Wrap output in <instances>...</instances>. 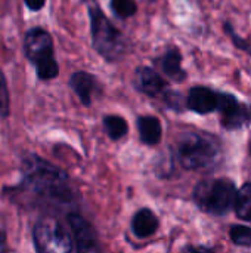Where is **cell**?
Segmentation results:
<instances>
[{
  "instance_id": "44dd1931",
  "label": "cell",
  "mask_w": 251,
  "mask_h": 253,
  "mask_svg": "<svg viewBox=\"0 0 251 253\" xmlns=\"http://www.w3.org/2000/svg\"><path fill=\"white\" fill-rule=\"evenodd\" d=\"M182 253H215L212 249L204 248V246H188L183 249Z\"/></svg>"
},
{
  "instance_id": "ffe728a7",
  "label": "cell",
  "mask_w": 251,
  "mask_h": 253,
  "mask_svg": "<svg viewBox=\"0 0 251 253\" xmlns=\"http://www.w3.org/2000/svg\"><path fill=\"white\" fill-rule=\"evenodd\" d=\"M0 108H3L4 113L7 111V90L3 77H0Z\"/></svg>"
},
{
  "instance_id": "5b68a950",
  "label": "cell",
  "mask_w": 251,
  "mask_h": 253,
  "mask_svg": "<svg viewBox=\"0 0 251 253\" xmlns=\"http://www.w3.org/2000/svg\"><path fill=\"white\" fill-rule=\"evenodd\" d=\"M34 245L37 253H71L70 233L53 218H43L34 227Z\"/></svg>"
},
{
  "instance_id": "9a60e30c",
  "label": "cell",
  "mask_w": 251,
  "mask_h": 253,
  "mask_svg": "<svg viewBox=\"0 0 251 253\" xmlns=\"http://www.w3.org/2000/svg\"><path fill=\"white\" fill-rule=\"evenodd\" d=\"M235 213L240 219L251 221V182L244 184L235 196Z\"/></svg>"
},
{
  "instance_id": "2e32d148",
  "label": "cell",
  "mask_w": 251,
  "mask_h": 253,
  "mask_svg": "<svg viewBox=\"0 0 251 253\" xmlns=\"http://www.w3.org/2000/svg\"><path fill=\"white\" fill-rule=\"evenodd\" d=\"M104 126L111 139H120L127 133V123L120 116H107L104 119Z\"/></svg>"
},
{
  "instance_id": "52a82bcc",
  "label": "cell",
  "mask_w": 251,
  "mask_h": 253,
  "mask_svg": "<svg viewBox=\"0 0 251 253\" xmlns=\"http://www.w3.org/2000/svg\"><path fill=\"white\" fill-rule=\"evenodd\" d=\"M220 113L222 126L228 130H235L249 123L251 119L250 110L240 104L238 99L231 93L217 92V108Z\"/></svg>"
},
{
  "instance_id": "d6986e66",
  "label": "cell",
  "mask_w": 251,
  "mask_h": 253,
  "mask_svg": "<svg viewBox=\"0 0 251 253\" xmlns=\"http://www.w3.org/2000/svg\"><path fill=\"white\" fill-rule=\"evenodd\" d=\"M225 31H226V33H228V36L231 37V40H232L234 46H237L238 49H241V50H244V52H247V53H250L251 55L250 44L235 33V30H234V27H232L231 24H225Z\"/></svg>"
},
{
  "instance_id": "4fadbf2b",
  "label": "cell",
  "mask_w": 251,
  "mask_h": 253,
  "mask_svg": "<svg viewBox=\"0 0 251 253\" xmlns=\"http://www.w3.org/2000/svg\"><path fill=\"white\" fill-rule=\"evenodd\" d=\"M163 73L173 82H182L186 77L185 70L182 68V55L178 49H170L160 61Z\"/></svg>"
},
{
  "instance_id": "7c38bea8",
  "label": "cell",
  "mask_w": 251,
  "mask_h": 253,
  "mask_svg": "<svg viewBox=\"0 0 251 253\" xmlns=\"http://www.w3.org/2000/svg\"><path fill=\"white\" fill-rule=\"evenodd\" d=\"M158 228V219L149 209L139 211L132 221V230L139 239L152 236Z\"/></svg>"
},
{
  "instance_id": "6da1fadb",
  "label": "cell",
  "mask_w": 251,
  "mask_h": 253,
  "mask_svg": "<svg viewBox=\"0 0 251 253\" xmlns=\"http://www.w3.org/2000/svg\"><path fill=\"white\" fill-rule=\"evenodd\" d=\"M24 173L27 184L34 193L58 202H70L72 199L67 175L43 159L31 157V160H27Z\"/></svg>"
},
{
  "instance_id": "7402d4cb",
  "label": "cell",
  "mask_w": 251,
  "mask_h": 253,
  "mask_svg": "<svg viewBox=\"0 0 251 253\" xmlns=\"http://www.w3.org/2000/svg\"><path fill=\"white\" fill-rule=\"evenodd\" d=\"M27 7L31 9V10H40L43 6H44V1L46 0H24Z\"/></svg>"
},
{
  "instance_id": "277c9868",
  "label": "cell",
  "mask_w": 251,
  "mask_h": 253,
  "mask_svg": "<svg viewBox=\"0 0 251 253\" xmlns=\"http://www.w3.org/2000/svg\"><path fill=\"white\" fill-rule=\"evenodd\" d=\"M235 185L229 179H210L200 182L194 190V202L197 206L210 215H225L231 211L235 202Z\"/></svg>"
},
{
  "instance_id": "ac0fdd59",
  "label": "cell",
  "mask_w": 251,
  "mask_h": 253,
  "mask_svg": "<svg viewBox=\"0 0 251 253\" xmlns=\"http://www.w3.org/2000/svg\"><path fill=\"white\" fill-rule=\"evenodd\" d=\"M231 240L238 246L251 248V230L244 225H234L229 231Z\"/></svg>"
},
{
  "instance_id": "8fae6325",
  "label": "cell",
  "mask_w": 251,
  "mask_h": 253,
  "mask_svg": "<svg viewBox=\"0 0 251 253\" xmlns=\"http://www.w3.org/2000/svg\"><path fill=\"white\" fill-rule=\"evenodd\" d=\"M70 86L72 90L77 93L80 101L84 105H90L92 102V95L98 89V80L95 76L84 73V71H77L71 76L70 79Z\"/></svg>"
},
{
  "instance_id": "7a4b0ae2",
  "label": "cell",
  "mask_w": 251,
  "mask_h": 253,
  "mask_svg": "<svg viewBox=\"0 0 251 253\" xmlns=\"http://www.w3.org/2000/svg\"><path fill=\"white\" fill-rule=\"evenodd\" d=\"M87 9L90 16L93 47L107 61L121 59L129 52V43L124 39L123 33L112 25V22L105 16L98 3H89Z\"/></svg>"
},
{
  "instance_id": "8992f818",
  "label": "cell",
  "mask_w": 251,
  "mask_h": 253,
  "mask_svg": "<svg viewBox=\"0 0 251 253\" xmlns=\"http://www.w3.org/2000/svg\"><path fill=\"white\" fill-rule=\"evenodd\" d=\"M24 52L36 67L46 64L53 58V42L50 34L43 28H31L25 33Z\"/></svg>"
},
{
  "instance_id": "5bb4252c",
  "label": "cell",
  "mask_w": 251,
  "mask_h": 253,
  "mask_svg": "<svg viewBox=\"0 0 251 253\" xmlns=\"http://www.w3.org/2000/svg\"><path fill=\"white\" fill-rule=\"evenodd\" d=\"M138 129L142 142L146 145H155L161 139V123L157 117L145 116L138 120Z\"/></svg>"
},
{
  "instance_id": "ba28073f",
  "label": "cell",
  "mask_w": 251,
  "mask_h": 253,
  "mask_svg": "<svg viewBox=\"0 0 251 253\" xmlns=\"http://www.w3.org/2000/svg\"><path fill=\"white\" fill-rule=\"evenodd\" d=\"M75 240L77 253H101L99 242L93 227L80 215L72 213L68 218Z\"/></svg>"
},
{
  "instance_id": "3957f363",
  "label": "cell",
  "mask_w": 251,
  "mask_h": 253,
  "mask_svg": "<svg viewBox=\"0 0 251 253\" xmlns=\"http://www.w3.org/2000/svg\"><path fill=\"white\" fill-rule=\"evenodd\" d=\"M178 157L188 170L210 169L219 162L220 145L212 136L185 133L178 144Z\"/></svg>"
},
{
  "instance_id": "e0dca14e",
  "label": "cell",
  "mask_w": 251,
  "mask_h": 253,
  "mask_svg": "<svg viewBox=\"0 0 251 253\" xmlns=\"http://www.w3.org/2000/svg\"><path fill=\"white\" fill-rule=\"evenodd\" d=\"M111 9L120 18H130L136 13L138 6L135 0H111Z\"/></svg>"
},
{
  "instance_id": "9c48e42d",
  "label": "cell",
  "mask_w": 251,
  "mask_h": 253,
  "mask_svg": "<svg viewBox=\"0 0 251 253\" xmlns=\"http://www.w3.org/2000/svg\"><path fill=\"white\" fill-rule=\"evenodd\" d=\"M186 107L198 114H209L217 108V92L204 86H195L188 93Z\"/></svg>"
},
{
  "instance_id": "603a6c76",
  "label": "cell",
  "mask_w": 251,
  "mask_h": 253,
  "mask_svg": "<svg viewBox=\"0 0 251 253\" xmlns=\"http://www.w3.org/2000/svg\"><path fill=\"white\" fill-rule=\"evenodd\" d=\"M6 234L3 231H0V253H6Z\"/></svg>"
},
{
  "instance_id": "30bf717a",
  "label": "cell",
  "mask_w": 251,
  "mask_h": 253,
  "mask_svg": "<svg viewBox=\"0 0 251 253\" xmlns=\"http://www.w3.org/2000/svg\"><path fill=\"white\" fill-rule=\"evenodd\" d=\"M135 83L141 92H143L149 96H158L167 87V83L163 80V77L155 70H152L149 67H141L136 70Z\"/></svg>"
}]
</instances>
